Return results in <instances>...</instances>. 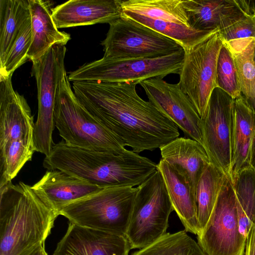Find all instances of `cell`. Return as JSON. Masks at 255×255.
<instances>
[{"mask_svg":"<svg viewBox=\"0 0 255 255\" xmlns=\"http://www.w3.org/2000/svg\"><path fill=\"white\" fill-rule=\"evenodd\" d=\"M38 248L29 250L24 252V253L20 255H33V254L34 253V252H35V251L38 249Z\"/></svg>","mask_w":255,"mask_h":255,"instance_id":"38","label":"cell"},{"mask_svg":"<svg viewBox=\"0 0 255 255\" xmlns=\"http://www.w3.org/2000/svg\"><path fill=\"white\" fill-rule=\"evenodd\" d=\"M136 190L131 186L104 188L59 214L78 225L126 236Z\"/></svg>","mask_w":255,"mask_h":255,"instance_id":"5","label":"cell"},{"mask_svg":"<svg viewBox=\"0 0 255 255\" xmlns=\"http://www.w3.org/2000/svg\"><path fill=\"white\" fill-rule=\"evenodd\" d=\"M251 166L252 168L255 172V137L254 138L252 149Z\"/></svg>","mask_w":255,"mask_h":255,"instance_id":"35","label":"cell"},{"mask_svg":"<svg viewBox=\"0 0 255 255\" xmlns=\"http://www.w3.org/2000/svg\"><path fill=\"white\" fill-rule=\"evenodd\" d=\"M219 31L213 33L188 51L178 82L201 119L206 113L211 95L216 86V67L223 42Z\"/></svg>","mask_w":255,"mask_h":255,"instance_id":"10","label":"cell"},{"mask_svg":"<svg viewBox=\"0 0 255 255\" xmlns=\"http://www.w3.org/2000/svg\"><path fill=\"white\" fill-rule=\"evenodd\" d=\"M122 13L174 40L184 51L189 50L215 32L197 30L182 24L153 19L130 12Z\"/></svg>","mask_w":255,"mask_h":255,"instance_id":"28","label":"cell"},{"mask_svg":"<svg viewBox=\"0 0 255 255\" xmlns=\"http://www.w3.org/2000/svg\"><path fill=\"white\" fill-rule=\"evenodd\" d=\"M54 120L59 134L70 145L114 154L126 150L124 142L79 102L66 70L59 84Z\"/></svg>","mask_w":255,"mask_h":255,"instance_id":"4","label":"cell"},{"mask_svg":"<svg viewBox=\"0 0 255 255\" xmlns=\"http://www.w3.org/2000/svg\"><path fill=\"white\" fill-rule=\"evenodd\" d=\"M123 12H130L147 18L176 22L190 27L183 0H121Z\"/></svg>","mask_w":255,"mask_h":255,"instance_id":"25","label":"cell"},{"mask_svg":"<svg viewBox=\"0 0 255 255\" xmlns=\"http://www.w3.org/2000/svg\"><path fill=\"white\" fill-rule=\"evenodd\" d=\"M66 48L64 44L53 45L40 59L32 62V73L37 88L38 115L35 123V151L47 156L54 145V113L59 84L65 67Z\"/></svg>","mask_w":255,"mask_h":255,"instance_id":"8","label":"cell"},{"mask_svg":"<svg viewBox=\"0 0 255 255\" xmlns=\"http://www.w3.org/2000/svg\"><path fill=\"white\" fill-rule=\"evenodd\" d=\"M163 160L184 175L195 194L199 179L210 160L201 144L188 137H177L160 147Z\"/></svg>","mask_w":255,"mask_h":255,"instance_id":"20","label":"cell"},{"mask_svg":"<svg viewBox=\"0 0 255 255\" xmlns=\"http://www.w3.org/2000/svg\"><path fill=\"white\" fill-rule=\"evenodd\" d=\"M133 82H73L85 109L132 150L153 151L178 137L176 125L150 101L140 98Z\"/></svg>","mask_w":255,"mask_h":255,"instance_id":"1","label":"cell"},{"mask_svg":"<svg viewBox=\"0 0 255 255\" xmlns=\"http://www.w3.org/2000/svg\"><path fill=\"white\" fill-rule=\"evenodd\" d=\"M222 42L232 55L242 95L249 101L253 97L255 84V38Z\"/></svg>","mask_w":255,"mask_h":255,"instance_id":"26","label":"cell"},{"mask_svg":"<svg viewBox=\"0 0 255 255\" xmlns=\"http://www.w3.org/2000/svg\"><path fill=\"white\" fill-rule=\"evenodd\" d=\"M157 169L162 176L173 210L185 230L197 235L195 194L188 180L162 159L157 164Z\"/></svg>","mask_w":255,"mask_h":255,"instance_id":"21","label":"cell"},{"mask_svg":"<svg viewBox=\"0 0 255 255\" xmlns=\"http://www.w3.org/2000/svg\"><path fill=\"white\" fill-rule=\"evenodd\" d=\"M131 255H206L185 230L167 233Z\"/></svg>","mask_w":255,"mask_h":255,"instance_id":"29","label":"cell"},{"mask_svg":"<svg viewBox=\"0 0 255 255\" xmlns=\"http://www.w3.org/2000/svg\"><path fill=\"white\" fill-rule=\"evenodd\" d=\"M244 2L248 12L255 16V0H244Z\"/></svg>","mask_w":255,"mask_h":255,"instance_id":"34","label":"cell"},{"mask_svg":"<svg viewBox=\"0 0 255 255\" xmlns=\"http://www.w3.org/2000/svg\"><path fill=\"white\" fill-rule=\"evenodd\" d=\"M32 188L58 214L69 204L103 189L59 170H48Z\"/></svg>","mask_w":255,"mask_h":255,"instance_id":"18","label":"cell"},{"mask_svg":"<svg viewBox=\"0 0 255 255\" xmlns=\"http://www.w3.org/2000/svg\"><path fill=\"white\" fill-rule=\"evenodd\" d=\"M30 11L31 43L27 56L32 62L42 57L53 45H66L69 34L56 26L52 17V2L48 0H28Z\"/></svg>","mask_w":255,"mask_h":255,"instance_id":"22","label":"cell"},{"mask_svg":"<svg viewBox=\"0 0 255 255\" xmlns=\"http://www.w3.org/2000/svg\"><path fill=\"white\" fill-rule=\"evenodd\" d=\"M101 45L103 57L112 59L157 58L183 49L174 40L123 13L109 23Z\"/></svg>","mask_w":255,"mask_h":255,"instance_id":"9","label":"cell"},{"mask_svg":"<svg viewBox=\"0 0 255 255\" xmlns=\"http://www.w3.org/2000/svg\"><path fill=\"white\" fill-rule=\"evenodd\" d=\"M31 38L30 17L10 50L3 66L0 69V76H12L14 71L28 59L27 54L31 45Z\"/></svg>","mask_w":255,"mask_h":255,"instance_id":"31","label":"cell"},{"mask_svg":"<svg viewBox=\"0 0 255 255\" xmlns=\"http://www.w3.org/2000/svg\"><path fill=\"white\" fill-rule=\"evenodd\" d=\"M121 0H70L52 9L58 29L110 23L122 13Z\"/></svg>","mask_w":255,"mask_h":255,"instance_id":"17","label":"cell"},{"mask_svg":"<svg viewBox=\"0 0 255 255\" xmlns=\"http://www.w3.org/2000/svg\"><path fill=\"white\" fill-rule=\"evenodd\" d=\"M251 105L254 111L255 112V84L254 90V94L252 98L249 101H247Z\"/></svg>","mask_w":255,"mask_h":255,"instance_id":"37","label":"cell"},{"mask_svg":"<svg viewBox=\"0 0 255 255\" xmlns=\"http://www.w3.org/2000/svg\"><path fill=\"white\" fill-rule=\"evenodd\" d=\"M130 250L125 236L69 222L52 255H128Z\"/></svg>","mask_w":255,"mask_h":255,"instance_id":"15","label":"cell"},{"mask_svg":"<svg viewBox=\"0 0 255 255\" xmlns=\"http://www.w3.org/2000/svg\"><path fill=\"white\" fill-rule=\"evenodd\" d=\"M11 77L0 76V147L14 142L34 143L33 116L24 97L14 90Z\"/></svg>","mask_w":255,"mask_h":255,"instance_id":"14","label":"cell"},{"mask_svg":"<svg viewBox=\"0 0 255 255\" xmlns=\"http://www.w3.org/2000/svg\"><path fill=\"white\" fill-rule=\"evenodd\" d=\"M149 101L166 115L184 133L203 146L202 119L179 83L153 78L139 84Z\"/></svg>","mask_w":255,"mask_h":255,"instance_id":"13","label":"cell"},{"mask_svg":"<svg viewBox=\"0 0 255 255\" xmlns=\"http://www.w3.org/2000/svg\"><path fill=\"white\" fill-rule=\"evenodd\" d=\"M227 178L211 162L205 167L195 191L198 230L197 235L205 228Z\"/></svg>","mask_w":255,"mask_h":255,"instance_id":"24","label":"cell"},{"mask_svg":"<svg viewBox=\"0 0 255 255\" xmlns=\"http://www.w3.org/2000/svg\"><path fill=\"white\" fill-rule=\"evenodd\" d=\"M219 32L223 41L255 38V16L250 13L244 18Z\"/></svg>","mask_w":255,"mask_h":255,"instance_id":"32","label":"cell"},{"mask_svg":"<svg viewBox=\"0 0 255 255\" xmlns=\"http://www.w3.org/2000/svg\"><path fill=\"white\" fill-rule=\"evenodd\" d=\"M30 17L28 0H0V69Z\"/></svg>","mask_w":255,"mask_h":255,"instance_id":"23","label":"cell"},{"mask_svg":"<svg viewBox=\"0 0 255 255\" xmlns=\"http://www.w3.org/2000/svg\"><path fill=\"white\" fill-rule=\"evenodd\" d=\"M182 49L170 55L157 58L112 59L103 57L84 64L70 73V81H98L109 83L126 82L139 84L153 78L163 79L167 75H179L184 62Z\"/></svg>","mask_w":255,"mask_h":255,"instance_id":"7","label":"cell"},{"mask_svg":"<svg viewBox=\"0 0 255 255\" xmlns=\"http://www.w3.org/2000/svg\"><path fill=\"white\" fill-rule=\"evenodd\" d=\"M234 99L218 87L213 90L202 119L203 146L210 162L231 181Z\"/></svg>","mask_w":255,"mask_h":255,"instance_id":"12","label":"cell"},{"mask_svg":"<svg viewBox=\"0 0 255 255\" xmlns=\"http://www.w3.org/2000/svg\"><path fill=\"white\" fill-rule=\"evenodd\" d=\"M43 167L59 170L104 188L139 186L154 171V162L132 150L121 154L103 152L70 145L63 140L54 144L45 156Z\"/></svg>","mask_w":255,"mask_h":255,"instance_id":"2","label":"cell"},{"mask_svg":"<svg viewBox=\"0 0 255 255\" xmlns=\"http://www.w3.org/2000/svg\"><path fill=\"white\" fill-rule=\"evenodd\" d=\"M59 215L31 186L0 187V255H20L44 244Z\"/></svg>","mask_w":255,"mask_h":255,"instance_id":"3","label":"cell"},{"mask_svg":"<svg viewBox=\"0 0 255 255\" xmlns=\"http://www.w3.org/2000/svg\"><path fill=\"white\" fill-rule=\"evenodd\" d=\"M232 185L239 231L247 240L250 229L255 224V172L252 168L243 170Z\"/></svg>","mask_w":255,"mask_h":255,"instance_id":"27","label":"cell"},{"mask_svg":"<svg viewBox=\"0 0 255 255\" xmlns=\"http://www.w3.org/2000/svg\"><path fill=\"white\" fill-rule=\"evenodd\" d=\"M255 137V112L242 95L234 100L232 125V185L244 170L252 168V149Z\"/></svg>","mask_w":255,"mask_h":255,"instance_id":"19","label":"cell"},{"mask_svg":"<svg viewBox=\"0 0 255 255\" xmlns=\"http://www.w3.org/2000/svg\"><path fill=\"white\" fill-rule=\"evenodd\" d=\"M33 255H48L45 251L44 244L40 246Z\"/></svg>","mask_w":255,"mask_h":255,"instance_id":"36","label":"cell"},{"mask_svg":"<svg viewBox=\"0 0 255 255\" xmlns=\"http://www.w3.org/2000/svg\"><path fill=\"white\" fill-rule=\"evenodd\" d=\"M190 27L213 32L226 28L250 13L242 0H184Z\"/></svg>","mask_w":255,"mask_h":255,"instance_id":"16","label":"cell"},{"mask_svg":"<svg viewBox=\"0 0 255 255\" xmlns=\"http://www.w3.org/2000/svg\"><path fill=\"white\" fill-rule=\"evenodd\" d=\"M197 241L206 255H245L246 240L239 231L235 194L228 178Z\"/></svg>","mask_w":255,"mask_h":255,"instance_id":"11","label":"cell"},{"mask_svg":"<svg viewBox=\"0 0 255 255\" xmlns=\"http://www.w3.org/2000/svg\"><path fill=\"white\" fill-rule=\"evenodd\" d=\"M216 86L233 99L242 96L237 71L232 55L223 43L220 48L216 67Z\"/></svg>","mask_w":255,"mask_h":255,"instance_id":"30","label":"cell"},{"mask_svg":"<svg viewBox=\"0 0 255 255\" xmlns=\"http://www.w3.org/2000/svg\"><path fill=\"white\" fill-rule=\"evenodd\" d=\"M136 188L126 237L131 249L139 250L167 233L174 210L157 169Z\"/></svg>","mask_w":255,"mask_h":255,"instance_id":"6","label":"cell"},{"mask_svg":"<svg viewBox=\"0 0 255 255\" xmlns=\"http://www.w3.org/2000/svg\"><path fill=\"white\" fill-rule=\"evenodd\" d=\"M245 255H255V224L252 226L248 235Z\"/></svg>","mask_w":255,"mask_h":255,"instance_id":"33","label":"cell"}]
</instances>
